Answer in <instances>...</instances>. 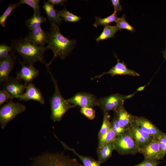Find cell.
Segmentation results:
<instances>
[{
	"label": "cell",
	"mask_w": 166,
	"mask_h": 166,
	"mask_svg": "<svg viewBox=\"0 0 166 166\" xmlns=\"http://www.w3.org/2000/svg\"><path fill=\"white\" fill-rule=\"evenodd\" d=\"M50 32H49L46 46L47 50L51 49L53 53L52 60L45 65L47 68L54 60L59 57L63 60L67 57L75 47L76 41L75 39H68L60 32L58 26L53 22H50Z\"/></svg>",
	"instance_id": "1"
},
{
	"label": "cell",
	"mask_w": 166,
	"mask_h": 166,
	"mask_svg": "<svg viewBox=\"0 0 166 166\" xmlns=\"http://www.w3.org/2000/svg\"><path fill=\"white\" fill-rule=\"evenodd\" d=\"M10 46L13 50L22 56L26 64L33 65L37 61L46 64L44 54L47 49L45 46L36 45L25 38H21L12 40Z\"/></svg>",
	"instance_id": "2"
},
{
	"label": "cell",
	"mask_w": 166,
	"mask_h": 166,
	"mask_svg": "<svg viewBox=\"0 0 166 166\" xmlns=\"http://www.w3.org/2000/svg\"><path fill=\"white\" fill-rule=\"evenodd\" d=\"M47 71L50 75L54 87V91L50 98L51 109L50 118L54 122L61 120L64 115L70 109L76 106L69 103L62 96L58 87L57 82L51 73L49 68Z\"/></svg>",
	"instance_id": "3"
},
{
	"label": "cell",
	"mask_w": 166,
	"mask_h": 166,
	"mask_svg": "<svg viewBox=\"0 0 166 166\" xmlns=\"http://www.w3.org/2000/svg\"><path fill=\"white\" fill-rule=\"evenodd\" d=\"M30 166H84L63 153L46 152L34 158Z\"/></svg>",
	"instance_id": "4"
},
{
	"label": "cell",
	"mask_w": 166,
	"mask_h": 166,
	"mask_svg": "<svg viewBox=\"0 0 166 166\" xmlns=\"http://www.w3.org/2000/svg\"><path fill=\"white\" fill-rule=\"evenodd\" d=\"M114 150L120 155H135L139 148L129 130L117 137L113 142Z\"/></svg>",
	"instance_id": "5"
},
{
	"label": "cell",
	"mask_w": 166,
	"mask_h": 166,
	"mask_svg": "<svg viewBox=\"0 0 166 166\" xmlns=\"http://www.w3.org/2000/svg\"><path fill=\"white\" fill-rule=\"evenodd\" d=\"M26 107L23 104L11 100L1 106L0 109V124L4 129L7 124L19 114L24 112Z\"/></svg>",
	"instance_id": "6"
},
{
	"label": "cell",
	"mask_w": 166,
	"mask_h": 166,
	"mask_svg": "<svg viewBox=\"0 0 166 166\" xmlns=\"http://www.w3.org/2000/svg\"><path fill=\"white\" fill-rule=\"evenodd\" d=\"M134 95H124L116 93L101 97L97 100V105L103 113L114 111L123 105L126 99L131 98Z\"/></svg>",
	"instance_id": "7"
},
{
	"label": "cell",
	"mask_w": 166,
	"mask_h": 166,
	"mask_svg": "<svg viewBox=\"0 0 166 166\" xmlns=\"http://www.w3.org/2000/svg\"><path fill=\"white\" fill-rule=\"evenodd\" d=\"M97 100L96 96L93 94L82 92L76 93L66 100L70 104L81 108H92L97 105Z\"/></svg>",
	"instance_id": "8"
},
{
	"label": "cell",
	"mask_w": 166,
	"mask_h": 166,
	"mask_svg": "<svg viewBox=\"0 0 166 166\" xmlns=\"http://www.w3.org/2000/svg\"><path fill=\"white\" fill-rule=\"evenodd\" d=\"M2 89L14 98H17L24 92L26 86L16 77H9L2 83Z\"/></svg>",
	"instance_id": "9"
},
{
	"label": "cell",
	"mask_w": 166,
	"mask_h": 166,
	"mask_svg": "<svg viewBox=\"0 0 166 166\" xmlns=\"http://www.w3.org/2000/svg\"><path fill=\"white\" fill-rule=\"evenodd\" d=\"M21 65L20 70L16 73V78L18 79L22 80L24 81V84L27 85L39 75V71L33 65H28L20 60Z\"/></svg>",
	"instance_id": "10"
},
{
	"label": "cell",
	"mask_w": 166,
	"mask_h": 166,
	"mask_svg": "<svg viewBox=\"0 0 166 166\" xmlns=\"http://www.w3.org/2000/svg\"><path fill=\"white\" fill-rule=\"evenodd\" d=\"M138 152L142 154L144 158L160 160V148L158 138L154 137L148 143L139 148Z\"/></svg>",
	"instance_id": "11"
},
{
	"label": "cell",
	"mask_w": 166,
	"mask_h": 166,
	"mask_svg": "<svg viewBox=\"0 0 166 166\" xmlns=\"http://www.w3.org/2000/svg\"><path fill=\"white\" fill-rule=\"evenodd\" d=\"M15 52L13 50L8 56L0 61V84L7 79L15 65L16 57Z\"/></svg>",
	"instance_id": "12"
},
{
	"label": "cell",
	"mask_w": 166,
	"mask_h": 166,
	"mask_svg": "<svg viewBox=\"0 0 166 166\" xmlns=\"http://www.w3.org/2000/svg\"><path fill=\"white\" fill-rule=\"evenodd\" d=\"M25 92L17 98L20 101H28L33 100L36 101L40 104L44 105L45 101L40 89L35 85L31 83L26 86Z\"/></svg>",
	"instance_id": "13"
},
{
	"label": "cell",
	"mask_w": 166,
	"mask_h": 166,
	"mask_svg": "<svg viewBox=\"0 0 166 166\" xmlns=\"http://www.w3.org/2000/svg\"><path fill=\"white\" fill-rule=\"evenodd\" d=\"M134 122L144 131L153 137L158 138L164 133L149 120L143 117L135 116Z\"/></svg>",
	"instance_id": "14"
},
{
	"label": "cell",
	"mask_w": 166,
	"mask_h": 166,
	"mask_svg": "<svg viewBox=\"0 0 166 166\" xmlns=\"http://www.w3.org/2000/svg\"><path fill=\"white\" fill-rule=\"evenodd\" d=\"M110 74L112 76L116 75H129L133 76H139L140 74L134 70L128 69L126 66V64L123 61L120 62L119 60L117 59V62L116 64L113 66L109 71L104 72L101 74L96 76L92 78V80L97 78H100L105 74Z\"/></svg>",
	"instance_id": "15"
},
{
	"label": "cell",
	"mask_w": 166,
	"mask_h": 166,
	"mask_svg": "<svg viewBox=\"0 0 166 166\" xmlns=\"http://www.w3.org/2000/svg\"><path fill=\"white\" fill-rule=\"evenodd\" d=\"M129 129L139 148L148 143L154 138L144 131L135 122L131 125Z\"/></svg>",
	"instance_id": "16"
},
{
	"label": "cell",
	"mask_w": 166,
	"mask_h": 166,
	"mask_svg": "<svg viewBox=\"0 0 166 166\" xmlns=\"http://www.w3.org/2000/svg\"><path fill=\"white\" fill-rule=\"evenodd\" d=\"M49 32L39 26L29 31L25 38L37 45L44 46L47 43Z\"/></svg>",
	"instance_id": "17"
},
{
	"label": "cell",
	"mask_w": 166,
	"mask_h": 166,
	"mask_svg": "<svg viewBox=\"0 0 166 166\" xmlns=\"http://www.w3.org/2000/svg\"><path fill=\"white\" fill-rule=\"evenodd\" d=\"M119 125L125 128H129L133 123L135 116L129 113L122 105L114 111Z\"/></svg>",
	"instance_id": "18"
},
{
	"label": "cell",
	"mask_w": 166,
	"mask_h": 166,
	"mask_svg": "<svg viewBox=\"0 0 166 166\" xmlns=\"http://www.w3.org/2000/svg\"><path fill=\"white\" fill-rule=\"evenodd\" d=\"M114 150L113 142L101 146H97L96 153L98 161L101 164L105 162L112 156Z\"/></svg>",
	"instance_id": "19"
},
{
	"label": "cell",
	"mask_w": 166,
	"mask_h": 166,
	"mask_svg": "<svg viewBox=\"0 0 166 166\" xmlns=\"http://www.w3.org/2000/svg\"><path fill=\"white\" fill-rule=\"evenodd\" d=\"M42 7L45 11L48 19L50 22H53L58 26L61 24L62 20L54 9V5L48 1H44Z\"/></svg>",
	"instance_id": "20"
},
{
	"label": "cell",
	"mask_w": 166,
	"mask_h": 166,
	"mask_svg": "<svg viewBox=\"0 0 166 166\" xmlns=\"http://www.w3.org/2000/svg\"><path fill=\"white\" fill-rule=\"evenodd\" d=\"M64 148L65 149L69 150L76 156L82 162L84 166H100L101 164L98 160H96L93 157L90 156H85L81 155L75 150L68 146L63 142L60 140Z\"/></svg>",
	"instance_id": "21"
},
{
	"label": "cell",
	"mask_w": 166,
	"mask_h": 166,
	"mask_svg": "<svg viewBox=\"0 0 166 166\" xmlns=\"http://www.w3.org/2000/svg\"><path fill=\"white\" fill-rule=\"evenodd\" d=\"M46 20V18L41 15L40 13L34 12L33 15L26 21V25L30 31L41 26V25L45 22Z\"/></svg>",
	"instance_id": "22"
},
{
	"label": "cell",
	"mask_w": 166,
	"mask_h": 166,
	"mask_svg": "<svg viewBox=\"0 0 166 166\" xmlns=\"http://www.w3.org/2000/svg\"><path fill=\"white\" fill-rule=\"evenodd\" d=\"M121 29L116 25H108L104 26L102 32L101 34L96 39L97 42L103 41L105 40L113 38L116 33Z\"/></svg>",
	"instance_id": "23"
},
{
	"label": "cell",
	"mask_w": 166,
	"mask_h": 166,
	"mask_svg": "<svg viewBox=\"0 0 166 166\" xmlns=\"http://www.w3.org/2000/svg\"><path fill=\"white\" fill-rule=\"evenodd\" d=\"M116 12H114L110 16L104 18H101L99 17L95 16V21L93 24L94 26L97 28L99 26H104L109 25L110 23L116 22L118 19Z\"/></svg>",
	"instance_id": "24"
},
{
	"label": "cell",
	"mask_w": 166,
	"mask_h": 166,
	"mask_svg": "<svg viewBox=\"0 0 166 166\" xmlns=\"http://www.w3.org/2000/svg\"><path fill=\"white\" fill-rule=\"evenodd\" d=\"M59 16L65 22H78L81 17L75 15L68 11L65 7L61 10H57Z\"/></svg>",
	"instance_id": "25"
},
{
	"label": "cell",
	"mask_w": 166,
	"mask_h": 166,
	"mask_svg": "<svg viewBox=\"0 0 166 166\" xmlns=\"http://www.w3.org/2000/svg\"><path fill=\"white\" fill-rule=\"evenodd\" d=\"M117 136L111 128L105 134L98 139V144L97 146H101L113 142Z\"/></svg>",
	"instance_id": "26"
},
{
	"label": "cell",
	"mask_w": 166,
	"mask_h": 166,
	"mask_svg": "<svg viewBox=\"0 0 166 166\" xmlns=\"http://www.w3.org/2000/svg\"><path fill=\"white\" fill-rule=\"evenodd\" d=\"M103 117L102 124L98 134V139L106 133L111 128L110 121L111 116L109 113H103Z\"/></svg>",
	"instance_id": "27"
},
{
	"label": "cell",
	"mask_w": 166,
	"mask_h": 166,
	"mask_svg": "<svg viewBox=\"0 0 166 166\" xmlns=\"http://www.w3.org/2000/svg\"><path fill=\"white\" fill-rule=\"evenodd\" d=\"M21 4L20 2L14 3H10L4 12L0 17V24L2 27L5 26V22L7 18L10 14L11 12Z\"/></svg>",
	"instance_id": "28"
},
{
	"label": "cell",
	"mask_w": 166,
	"mask_h": 166,
	"mask_svg": "<svg viewBox=\"0 0 166 166\" xmlns=\"http://www.w3.org/2000/svg\"><path fill=\"white\" fill-rule=\"evenodd\" d=\"M111 122V128L115 133L117 137L125 133L129 130V128H124L119 125L117 116L115 114Z\"/></svg>",
	"instance_id": "29"
},
{
	"label": "cell",
	"mask_w": 166,
	"mask_h": 166,
	"mask_svg": "<svg viewBox=\"0 0 166 166\" xmlns=\"http://www.w3.org/2000/svg\"><path fill=\"white\" fill-rule=\"evenodd\" d=\"M115 22L117 26L121 30L126 29L132 32L135 31L134 28L126 20L125 14H124L121 17L118 18Z\"/></svg>",
	"instance_id": "30"
},
{
	"label": "cell",
	"mask_w": 166,
	"mask_h": 166,
	"mask_svg": "<svg viewBox=\"0 0 166 166\" xmlns=\"http://www.w3.org/2000/svg\"><path fill=\"white\" fill-rule=\"evenodd\" d=\"M158 139L160 148V159H162L166 154V133H164Z\"/></svg>",
	"instance_id": "31"
},
{
	"label": "cell",
	"mask_w": 166,
	"mask_h": 166,
	"mask_svg": "<svg viewBox=\"0 0 166 166\" xmlns=\"http://www.w3.org/2000/svg\"><path fill=\"white\" fill-rule=\"evenodd\" d=\"M80 111L82 114L89 120H93L95 118V111L93 108L81 107Z\"/></svg>",
	"instance_id": "32"
},
{
	"label": "cell",
	"mask_w": 166,
	"mask_h": 166,
	"mask_svg": "<svg viewBox=\"0 0 166 166\" xmlns=\"http://www.w3.org/2000/svg\"><path fill=\"white\" fill-rule=\"evenodd\" d=\"M13 49L11 46L5 44H1L0 45V60H3L6 58L9 55Z\"/></svg>",
	"instance_id": "33"
},
{
	"label": "cell",
	"mask_w": 166,
	"mask_h": 166,
	"mask_svg": "<svg viewBox=\"0 0 166 166\" xmlns=\"http://www.w3.org/2000/svg\"><path fill=\"white\" fill-rule=\"evenodd\" d=\"M39 0H21L19 2L21 4H26L31 7L34 12L40 13V9L39 5Z\"/></svg>",
	"instance_id": "34"
},
{
	"label": "cell",
	"mask_w": 166,
	"mask_h": 166,
	"mask_svg": "<svg viewBox=\"0 0 166 166\" xmlns=\"http://www.w3.org/2000/svg\"><path fill=\"white\" fill-rule=\"evenodd\" d=\"M161 162L156 159L144 158L142 162L134 166H157Z\"/></svg>",
	"instance_id": "35"
},
{
	"label": "cell",
	"mask_w": 166,
	"mask_h": 166,
	"mask_svg": "<svg viewBox=\"0 0 166 166\" xmlns=\"http://www.w3.org/2000/svg\"><path fill=\"white\" fill-rule=\"evenodd\" d=\"M13 98L8 92L2 90L0 91V105L1 106L5 103L11 100Z\"/></svg>",
	"instance_id": "36"
},
{
	"label": "cell",
	"mask_w": 166,
	"mask_h": 166,
	"mask_svg": "<svg viewBox=\"0 0 166 166\" xmlns=\"http://www.w3.org/2000/svg\"><path fill=\"white\" fill-rule=\"evenodd\" d=\"M111 2L113 6L115 11L117 12L122 10V6L121 5L119 0H111Z\"/></svg>",
	"instance_id": "37"
},
{
	"label": "cell",
	"mask_w": 166,
	"mask_h": 166,
	"mask_svg": "<svg viewBox=\"0 0 166 166\" xmlns=\"http://www.w3.org/2000/svg\"><path fill=\"white\" fill-rule=\"evenodd\" d=\"M66 0H48V2L53 5H63L64 3L67 2Z\"/></svg>",
	"instance_id": "38"
},
{
	"label": "cell",
	"mask_w": 166,
	"mask_h": 166,
	"mask_svg": "<svg viewBox=\"0 0 166 166\" xmlns=\"http://www.w3.org/2000/svg\"><path fill=\"white\" fill-rule=\"evenodd\" d=\"M163 56L165 60H166V48L164 51L162 52Z\"/></svg>",
	"instance_id": "39"
}]
</instances>
